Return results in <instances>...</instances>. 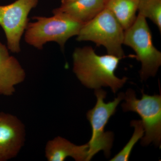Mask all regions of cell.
I'll return each instance as SVG.
<instances>
[{"mask_svg": "<svg viewBox=\"0 0 161 161\" xmlns=\"http://www.w3.org/2000/svg\"><path fill=\"white\" fill-rule=\"evenodd\" d=\"M50 17L36 16L34 22H28L24 32L27 44L39 50L47 42H55L61 49L70 38L77 36L83 24L60 13H53Z\"/></svg>", "mask_w": 161, "mask_h": 161, "instance_id": "obj_2", "label": "cell"}, {"mask_svg": "<svg viewBox=\"0 0 161 161\" xmlns=\"http://www.w3.org/2000/svg\"><path fill=\"white\" fill-rule=\"evenodd\" d=\"M75 1L76 0H61V4H65V3H71Z\"/></svg>", "mask_w": 161, "mask_h": 161, "instance_id": "obj_15", "label": "cell"}, {"mask_svg": "<svg viewBox=\"0 0 161 161\" xmlns=\"http://www.w3.org/2000/svg\"><path fill=\"white\" fill-rule=\"evenodd\" d=\"M146 18L139 14L133 24L125 31L123 44L136 53V58L142 68V80L154 77L161 65V52L153 45L152 34Z\"/></svg>", "mask_w": 161, "mask_h": 161, "instance_id": "obj_5", "label": "cell"}, {"mask_svg": "<svg viewBox=\"0 0 161 161\" xmlns=\"http://www.w3.org/2000/svg\"><path fill=\"white\" fill-rule=\"evenodd\" d=\"M72 56L73 71L88 88L109 87L115 94L128 80L127 77L119 78L115 75L120 58L108 54L98 55L91 46L77 47Z\"/></svg>", "mask_w": 161, "mask_h": 161, "instance_id": "obj_1", "label": "cell"}, {"mask_svg": "<svg viewBox=\"0 0 161 161\" xmlns=\"http://www.w3.org/2000/svg\"><path fill=\"white\" fill-rule=\"evenodd\" d=\"M0 118V161H6L15 157L22 149L25 129L14 115L1 112Z\"/></svg>", "mask_w": 161, "mask_h": 161, "instance_id": "obj_8", "label": "cell"}, {"mask_svg": "<svg viewBox=\"0 0 161 161\" xmlns=\"http://www.w3.org/2000/svg\"><path fill=\"white\" fill-rule=\"evenodd\" d=\"M107 1V0H106V1Z\"/></svg>", "mask_w": 161, "mask_h": 161, "instance_id": "obj_16", "label": "cell"}, {"mask_svg": "<svg viewBox=\"0 0 161 161\" xmlns=\"http://www.w3.org/2000/svg\"><path fill=\"white\" fill-rule=\"evenodd\" d=\"M130 125L134 127L133 135L128 143L118 154H116L110 161H128L133 147L136 143L144 135L143 125L141 120H133L131 122Z\"/></svg>", "mask_w": 161, "mask_h": 161, "instance_id": "obj_14", "label": "cell"}, {"mask_svg": "<svg viewBox=\"0 0 161 161\" xmlns=\"http://www.w3.org/2000/svg\"><path fill=\"white\" fill-rule=\"evenodd\" d=\"M95 94L97 98L96 105L86 114L92 131L91 140L87 143L89 150L86 161L91 160L101 150L103 151L107 158L110 156L114 134L110 131L105 132V128L111 116L116 112V108L124 99L125 96V94L121 92L113 101L105 103L104 101L107 95L105 91L101 88L95 89Z\"/></svg>", "mask_w": 161, "mask_h": 161, "instance_id": "obj_4", "label": "cell"}, {"mask_svg": "<svg viewBox=\"0 0 161 161\" xmlns=\"http://www.w3.org/2000/svg\"><path fill=\"white\" fill-rule=\"evenodd\" d=\"M106 0H76L61 4L53 13L66 14L82 24L94 19L105 7Z\"/></svg>", "mask_w": 161, "mask_h": 161, "instance_id": "obj_11", "label": "cell"}, {"mask_svg": "<svg viewBox=\"0 0 161 161\" xmlns=\"http://www.w3.org/2000/svg\"><path fill=\"white\" fill-rule=\"evenodd\" d=\"M141 99H137L135 92L129 89L125 94V102L122 104L125 112H135L142 118L145 135L141 138V144L147 146L153 143L161 146V95H150L142 91Z\"/></svg>", "mask_w": 161, "mask_h": 161, "instance_id": "obj_6", "label": "cell"}, {"mask_svg": "<svg viewBox=\"0 0 161 161\" xmlns=\"http://www.w3.org/2000/svg\"><path fill=\"white\" fill-rule=\"evenodd\" d=\"M0 120H1V118H0Z\"/></svg>", "mask_w": 161, "mask_h": 161, "instance_id": "obj_17", "label": "cell"}, {"mask_svg": "<svg viewBox=\"0 0 161 161\" xmlns=\"http://www.w3.org/2000/svg\"><path fill=\"white\" fill-rule=\"evenodd\" d=\"M25 78L26 73L19 61L9 54L7 47L0 41V95H13L15 86Z\"/></svg>", "mask_w": 161, "mask_h": 161, "instance_id": "obj_9", "label": "cell"}, {"mask_svg": "<svg viewBox=\"0 0 161 161\" xmlns=\"http://www.w3.org/2000/svg\"><path fill=\"white\" fill-rule=\"evenodd\" d=\"M88 150V143L77 146L58 136L47 142L45 157L48 161H63L68 157L76 161H86Z\"/></svg>", "mask_w": 161, "mask_h": 161, "instance_id": "obj_10", "label": "cell"}, {"mask_svg": "<svg viewBox=\"0 0 161 161\" xmlns=\"http://www.w3.org/2000/svg\"><path fill=\"white\" fill-rule=\"evenodd\" d=\"M138 14L148 18L161 32V0H139Z\"/></svg>", "mask_w": 161, "mask_h": 161, "instance_id": "obj_13", "label": "cell"}, {"mask_svg": "<svg viewBox=\"0 0 161 161\" xmlns=\"http://www.w3.org/2000/svg\"><path fill=\"white\" fill-rule=\"evenodd\" d=\"M38 3L39 0H16L0 6V26L6 35L7 48L12 53L21 51L20 41L29 22L28 15Z\"/></svg>", "mask_w": 161, "mask_h": 161, "instance_id": "obj_7", "label": "cell"}, {"mask_svg": "<svg viewBox=\"0 0 161 161\" xmlns=\"http://www.w3.org/2000/svg\"><path fill=\"white\" fill-rule=\"evenodd\" d=\"M125 30L109 9H104L94 19L83 24L77 36L78 41H91L102 46L108 54L123 59Z\"/></svg>", "mask_w": 161, "mask_h": 161, "instance_id": "obj_3", "label": "cell"}, {"mask_svg": "<svg viewBox=\"0 0 161 161\" xmlns=\"http://www.w3.org/2000/svg\"><path fill=\"white\" fill-rule=\"evenodd\" d=\"M138 3L139 0H107L105 8L112 13L125 31L136 19Z\"/></svg>", "mask_w": 161, "mask_h": 161, "instance_id": "obj_12", "label": "cell"}]
</instances>
